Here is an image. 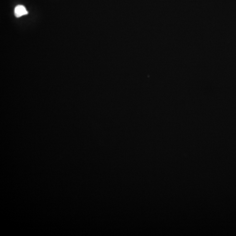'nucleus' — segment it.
I'll list each match as a JSON object with an SVG mask.
<instances>
[{"mask_svg":"<svg viewBox=\"0 0 236 236\" xmlns=\"http://www.w3.org/2000/svg\"><path fill=\"white\" fill-rule=\"evenodd\" d=\"M15 15L17 18L21 17L23 16L26 15L28 13L26 9L23 5H18L15 9Z\"/></svg>","mask_w":236,"mask_h":236,"instance_id":"nucleus-1","label":"nucleus"}]
</instances>
